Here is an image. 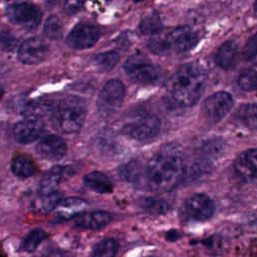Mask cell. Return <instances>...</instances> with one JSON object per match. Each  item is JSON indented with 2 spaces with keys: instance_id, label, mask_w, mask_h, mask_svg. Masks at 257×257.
<instances>
[{
  "instance_id": "obj_1",
  "label": "cell",
  "mask_w": 257,
  "mask_h": 257,
  "mask_svg": "<svg viewBox=\"0 0 257 257\" xmlns=\"http://www.w3.org/2000/svg\"><path fill=\"white\" fill-rule=\"evenodd\" d=\"M185 173V163L181 156L173 152H162L154 156L146 166L141 186L155 192L174 189Z\"/></svg>"
},
{
  "instance_id": "obj_2",
  "label": "cell",
  "mask_w": 257,
  "mask_h": 257,
  "mask_svg": "<svg viewBox=\"0 0 257 257\" xmlns=\"http://www.w3.org/2000/svg\"><path fill=\"white\" fill-rule=\"evenodd\" d=\"M206 78V71L200 64L184 63L168 80L167 89L171 99L180 106L195 105L203 93Z\"/></svg>"
},
{
  "instance_id": "obj_3",
  "label": "cell",
  "mask_w": 257,
  "mask_h": 257,
  "mask_svg": "<svg viewBox=\"0 0 257 257\" xmlns=\"http://www.w3.org/2000/svg\"><path fill=\"white\" fill-rule=\"evenodd\" d=\"M86 115V106L82 98L69 95L56 106L54 117L61 132L76 133L82 126Z\"/></svg>"
},
{
  "instance_id": "obj_4",
  "label": "cell",
  "mask_w": 257,
  "mask_h": 257,
  "mask_svg": "<svg viewBox=\"0 0 257 257\" xmlns=\"http://www.w3.org/2000/svg\"><path fill=\"white\" fill-rule=\"evenodd\" d=\"M5 14L8 20L25 30H35L42 19V12L38 6L26 1H13L7 4Z\"/></svg>"
},
{
  "instance_id": "obj_5",
  "label": "cell",
  "mask_w": 257,
  "mask_h": 257,
  "mask_svg": "<svg viewBox=\"0 0 257 257\" xmlns=\"http://www.w3.org/2000/svg\"><path fill=\"white\" fill-rule=\"evenodd\" d=\"M215 213V203L206 194H194L187 198L180 208V218L183 221L203 222Z\"/></svg>"
},
{
  "instance_id": "obj_6",
  "label": "cell",
  "mask_w": 257,
  "mask_h": 257,
  "mask_svg": "<svg viewBox=\"0 0 257 257\" xmlns=\"http://www.w3.org/2000/svg\"><path fill=\"white\" fill-rule=\"evenodd\" d=\"M234 104L233 96L227 91H217L208 96L202 105V115L209 123L223 119Z\"/></svg>"
},
{
  "instance_id": "obj_7",
  "label": "cell",
  "mask_w": 257,
  "mask_h": 257,
  "mask_svg": "<svg viewBox=\"0 0 257 257\" xmlns=\"http://www.w3.org/2000/svg\"><path fill=\"white\" fill-rule=\"evenodd\" d=\"M123 69L132 80L139 83H154L160 76L158 68L143 55H132L128 57L123 65Z\"/></svg>"
},
{
  "instance_id": "obj_8",
  "label": "cell",
  "mask_w": 257,
  "mask_h": 257,
  "mask_svg": "<svg viewBox=\"0 0 257 257\" xmlns=\"http://www.w3.org/2000/svg\"><path fill=\"white\" fill-rule=\"evenodd\" d=\"M170 51L185 53L194 49L200 41V35L192 27L182 25L171 30L166 36Z\"/></svg>"
},
{
  "instance_id": "obj_9",
  "label": "cell",
  "mask_w": 257,
  "mask_h": 257,
  "mask_svg": "<svg viewBox=\"0 0 257 257\" xmlns=\"http://www.w3.org/2000/svg\"><path fill=\"white\" fill-rule=\"evenodd\" d=\"M161 127V120L155 114H146L135 121L123 125L122 133L137 141H148L155 138Z\"/></svg>"
},
{
  "instance_id": "obj_10",
  "label": "cell",
  "mask_w": 257,
  "mask_h": 257,
  "mask_svg": "<svg viewBox=\"0 0 257 257\" xmlns=\"http://www.w3.org/2000/svg\"><path fill=\"white\" fill-rule=\"evenodd\" d=\"M124 96V86L119 79L108 80L98 94V108L101 112L109 114L116 110L122 103Z\"/></svg>"
},
{
  "instance_id": "obj_11",
  "label": "cell",
  "mask_w": 257,
  "mask_h": 257,
  "mask_svg": "<svg viewBox=\"0 0 257 257\" xmlns=\"http://www.w3.org/2000/svg\"><path fill=\"white\" fill-rule=\"evenodd\" d=\"M100 36L97 26L88 23L76 24L68 33L66 43L74 49H86L93 46Z\"/></svg>"
},
{
  "instance_id": "obj_12",
  "label": "cell",
  "mask_w": 257,
  "mask_h": 257,
  "mask_svg": "<svg viewBox=\"0 0 257 257\" xmlns=\"http://www.w3.org/2000/svg\"><path fill=\"white\" fill-rule=\"evenodd\" d=\"M48 53V45L38 37H31L22 42L18 48V59L24 64H38Z\"/></svg>"
},
{
  "instance_id": "obj_13",
  "label": "cell",
  "mask_w": 257,
  "mask_h": 257,
  "mask_svg": "<svg viewBox=\"0 0 257 257\" xmlns=\"http://www.w3.org/2000/svg\"><path fill=\"white\" fill-rule=\"evenodd\" d=\"M65 142L58 136L48 135L39 141L36 146V153L43 159L58 161L66 154Z\"/></svg>"
},
{
  "instance_id": "obj_14",
  "label": "cell",
  "mask_w": 257,
  "mask_h": 257,
  "mask_svg": "<svg viewBox=\"0 0 257 257\" xmlns=\"http://www.w3.org/2000/svg\"><path fill=\"white\" fill-rule=\"evenodd\" d=\"M55 109L56 106L54 103L47 99L24 101L20 106V112L25 116V118L38 119L41 121L54 116Z\"/></svg>"
},
{
  "instance_id": "obj_15",
  "label": "cell",
  "mask_w": 257,
  "mask_h": 257,
  "mask_svg": "<svg viewBox=\"0 0 257 257\" xmlns=\"http://www.w3.org/2000/svg\"><path fill=\"white\" fill-rule=\"evenodd\" d=\"M43 121L32 118H24L15 123L13 136L21 144H29L36 141L43 133Z\"/></svg>"
},
{
  "instance_id": "obj_16",
  "label": "cell",
  "mask_w": 257,
  "mask_h": 257,
  "mask_svg": "<svg viewBox=\"0 0 257 257\" xmlns=\"http://www.w3.org/2000/svg\"><path fill=\"white\" fill-rule=\"evenodd\" d=\"M234 170L246 181L257 179V148L242 152L234 161Z\"/></svg>"
},
{
  "instance_id": "obj_17",
  "label": "cell",
  "mask_w": 257,
  "mask_h": 257,
  "mask_svg": "<svg viewBox=\"0 0 257 257\" xmlns=\"http://www.w3.org/2000/svg\"><path fill=\"white\" fill-rule=\"evenodd\" d=\"M238 45L233 40H227L222 43L214 56L215 64L223 70L233 69L238 60Z\"/></svg>"
},
{
  "instance_id": "obj_18",
  "label": "cell",
  "mask_w": 257,
  "mask_h": 257,
  "mask_svg": "<svg viewBox=\"0 0 257 257\" xmlns=\"http://www.w3.org/2000/svg\"><path fill=\"white\" fill-rule=\"evenodd\" d=\"M87 206V203L76 197H69L62 199L58 202L54 208L55 215L60 220H69L76 218L78 215L83 213Z\"/></svg>"
},
{
  "instance_id": "obj_19",
  "label": "cell",
  "mask_w": 257,
  "mask_h": 257,
  "mask_svg": "<svg viewBox=\"0 0 257 257\" xmlns=\"http://www.w3.org/2000/svg\"><path fill=\"white\" fill-rule=\"evenodd\" d=\"M110 215L104 211L81 213L75 218V226L88 230H98L110 222Z\"/></svg>"
},
{
  "instance_id": "obj_20",
  "label": "cell",
  "mask_w": 257,
  "mask_h": 257,
  "mask_svg": "<svg viewBox=\"0 0 257 257\" xmlns=\"http://www.w3.org/2000/svg\"><path fill=\"white\" fill-rule=\"evenodd\" d=\"M83 182L87 188L96 193H110L112 191V183L110 179L101 172H90L84 176Z\"/></svg>"
},
{
  "instance_id": "obj_21",
  "label": "cell",
  "mask_w": 257,
  "mask_h": 257,
  "mask_svg": "<svg viewBox=\"0 0 257 257\" xmlns=\"http://www.w3.org/2000/svg\"><path fill=\"white\" fill-rule=\"evenodd\" d=\"M61 179V168L51 169L41 180L38 195H51L58 193V185Z\"/></svg>"
},
{
  "instance_id": "obj_22",
  "label": "cell",
  "mask_w": 257,
  "mask_h": 257,
  "mask_svg": "<svg viewBox=\"0 0 257 257\" xmlns=\"http://www.w3.org/2000/svg\"><path fill=\"white\" fill-rule=\"evenodd\" d=\"M144 174V166L138 161H131L118 169V176L125 182L140 184Z\"/></svg>"
},
{
  "instance_id": "obj_23",
  "label": "cell",
  "mask_w": 257,
  "mask_h": 257,
  "mask_svg": "<svg viewBox=\"0 0 257 257\" xmlns=\"http://www.w3.org/2000/svg\"><path fill=\"white\" fill-rule=\"evenodd\" d=\"M237 117L242 124L249 128H257V104L244 103L237 110Z\"/></svg>"
},
{
  "instance_id": "obj_24",
  "label": "cell",
  "mask_w": 257,
  "mask_h": 257,
  "mask_svg": "<svg viewBox=\"0 0 257 257\" xmlns=\"http://www.w3.org/2000/svg\"><path fill=\"white\" fill-rule=\"evenodd\" d=\"M141 32L145 35H158L164 29V24L158 14H150L145 16L139 25Z\"/></svg>"
},
{
  "instance_id": "obj_25",
  "label": "cell",
  "mask_w": 257,
  "mask_h": 257,
  "mask_svg": "<svg viewBox=\"0 0 257 257\" xmlns=\"http://www.w3.org/2000/svg\"><path fill=\"white\" fill-rule=\"evenodd\" d=\"M119 61V54L116 51L98 53L92 57V64L101 71H108Z\"/></svg>"
},
{
  "instance_id": "obj_26",
  "label": "cell",
  "mask_w": 257,
  "mask_h": 257,
  "mask_svg": "<svg viewBox=\"0 0 257 257\" xmlns=\"http://www.w3.org/2000/svg\"><path fill=\"white\" fill-rule=\"evenodd\" d=\"M34 164L27 158L18 156L11 162V171L18 177L28 178L35 173Z\"/></svg>"
},
{
  "instance_id": "obj_27",
  "label": "cell",
  "mask_w": 257,
  "mask_h": 257,
  "mask_svg": "<svg viewBox=\"0 0 257 257\" xmlns=\"http://www.w3.org/2000/svg\"><path fill=\"white\" fill-rule=\"evenodd\" d=\"M44 35L51 40H58L62 36L63 24L56 15H50L44 22Z\"/></svg>"
},
{
  "instance_id": "obj_28",
  "label": "cell",
  "mask_w": 257,
  "mask_h": 257,
  "mask_svg": "<svg viewBox=\"0 0 257 257\" xmlns=\"http://www.w3.org/2000/svg\"><path fill=\"white\" fill-rule=\"evenodd\" d=\"M116 250V242L111 238H104L94 246L92 250V257H114Z\"/></svg>"
},
{
  "instance_id": "obj_29",
  "label": "cell",
  "mask_w": 257,
  "mask_h": 257,
  "mask_svg": "<svg viewBox=\"0 0 257 257\" xmlns=\"http://www.w3.org/2000/svg\"><path fill=\"white\" fill-rule=\"evenodd\" d=\"M141 207L151 215L165 214L169 210V205L162 199L145 198L141 201Z\"/></svg>"
},
{
  "instance_id": "obj_30",
  "label": "cell",
  "mask_w": 257,
  "mask_h": 257,
  "mask_svg": "<svg viewBox=\"0 0 257 257\" xmlns=\"http://www.w3.org/2000/svg\"><path fill=\"white\" fill-rule=\"evenodd\" d=\"M60 200L61 198L59 192L51 195H38L35 201V207L37 210L46 213L54 210Z\"/></svg>"
},
{
  "instance_id": "obj_31",
  "label": "cell",
  "mask_w": 257,
  "mask_h": 257,
  "mask_svg": "<svg viewBox=\"0 0 257 257\" xmlns=\"http://www.w3.org/2000/svg\"><path fill=\"white\" fill-rule=\"evenodd\" d=\"M45 232L41 229H34L30 231L22 243V249L26 252L34 251L37 246L45 239Z\"/></svg>"
},
{
  "instance_id": "obj_32",
  "label": "cell",
  "mask_w": 257,
  "mask_h": 257,
  "mask_svg": "<svg viewBox=\"0 0 257 257\" xmlns=\"http://www.w3.org/2000/svg\"><path fill=\"white\" fill-rule=\"evenodd\" d=\"M257 71L253 69H246L242 71L238 77V85L245 91L255 90Z\"/></svg>"
},
{
  "instance_id": "obj_33",
  "label": "cell",
  "mask_w": 257,
  "mask_h": 257,
  "mask_svg": "<svg viewBox=\"0 0 257 257\" xmlns=\"http://www.w3.org/2000/svg\"><path fill=\"white\" fill-rule=\"evenodd\" d=\"M242 55L246 60L257 63V32L248 38L243 47Z\"/></svg>"
},
{
  "instance_id": "obj_34",
  "label": "cell",
  "mask_w": 257,
  "mask_h": 257,
  "mask_svg": "<svg viewBox=\"0 0 257 257\" xmlns=\"http://www.w3.org/2000/svg\"><path fill=\"white\" fill-rule=\"evenodd\" d=\"M148 48L155 54L164 55L170 52L166 38L161 36H154L148 42Z\"/></svg>"
},
{
  "instance_id": "obj_35",
  "label": "cell",
  "mask_w": 257,
  "mask_h": 257,
  "mask_svg": "<svg viewBox=\"0 0 257 257\" xmlns=\"http://www.w3.org/2000/svg\"><path fill=\"white\" fill-rule=\"evenodd\" d=\"M0 44L5 51H13L18 45V38L8 30H3L0 33Z\"/></svg>"
},
{
  "instance_id": "obj_36",
  "label": "cell",
  "mask_w": 257,
  "mask_h": 257,
  "mask_svg": "<svg viewBox=\"0 0 257 257\" xmlns=\"http://www.w3.org/2000/svg\"><path fill=\"white\" fill-rule=\"evenodd\" d=\"M84 1L85 0H61V8L66 14L71 15L82 8Z\"/></svg>"
},
{
  "instance_id": "obj_37",
  "label": "cell",
  "mask_w": 257,
  "mask_h": 257,
  "mask_svg": "<svg viewBox=\"0 0 257 257\" xmlns=\"http://www.w3.org/2000/svg\"><path fill=\"white\" fill-rule=\"evenodd\" d=\"M254 14L257 17V0H255L254 2Z\"/></svg>"
},
{
  "instance_id": "obj_38",
  "label": "cell",
  "mask_w": 257,
  "mask_h": 257,
  "mask_svg": "<svg viewBox=\"0 0 257 257\" xmlns=\"http://www.w3.org/2000/svg\"><path fill=\"white\" fill-rule=\"evenodd\" d=\"M3 93H4V88L0 85V98L2 97V95H3Z\"/></svg>"
},
{
  "instance_id": "obj_39",
  "label": "cell",
  "mask_w": 257,
  "mask_h": 257,
  "mask_svg": "<svg viewBox=\"0 0 257 257\" xmlns=\"http://www.w3.org/2000/svg\"><path fill=\"white\" fill-rule=\"evenodd\" d=\"M47 3H50V4H54V3H56V1L57 0H45Z\"/></svg>"
},
{
  "instance_id": "obj_40",
  "label": "cell",
  "mask_w": 257,
  "mask_h": 257,
  "mask_svg": "<svg viewBox=\"0 0 257 257\" xmlns=\"http://www.w3.org/2000/svg\"><path fill=\"white\" fill-rule=\"evenodd\" d=\"M255 90H257V76H256V81H255Z\"/></svg>"
},
{
  "instance_id": "obj_41",
  "label": "cell",
  "mask_w": 257,
  "mask_h": 257,
  "mask_svg": "<svg viewBox=\"0 0 257 257\" xmlns=\"http://www.w3.org/2000/svg\"><path fill=\"white\" fill-rule=\"evenodd\" d=\"M133 1H135V2H140V1H143V0H133Z\"/></svg>"
},
{
  "instance_id": "obj_42",
  "label": "cell",
  "mask_w": 257,
  "mask_h": 257,
  "mask_svg": "<svg viewBox=\"0 0 257 257\" xmlns=\"http://www.w3.org/2000/svg\"><path fill=\"white\" fill-rule=\"evenodd\" d=\"M0 257H4V255H3V254H1V253H0Z\"/></svg>"
}]
</instances>
